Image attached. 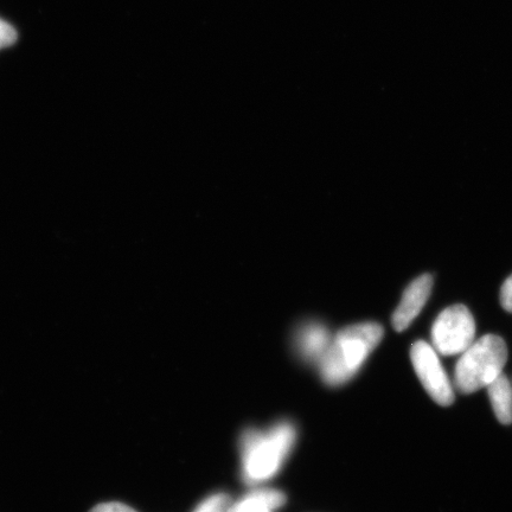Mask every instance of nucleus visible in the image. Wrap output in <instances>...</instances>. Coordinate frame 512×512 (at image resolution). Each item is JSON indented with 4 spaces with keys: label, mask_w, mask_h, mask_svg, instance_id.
<instances>
[{
    "label": "nucleus",
    "mask_w": 512,
    "mask_h": 512,
    "mask_svg": "<svg viewBox=\"0 0 512 512\" xmlns=\"http://www.w3.org/2000/svg\"><path fill=\"white\" fill-rule=\"evenodd\" d=\"M433 288L431 274H422L408 285L401 302L393 313L392 323L398 332L405 331L414 322L430 299Z\"/></svg>",
    "instance_id": "6"
},
{
    "label": "nucleus",
    "mask_w": 512,
    "mask_h": 512,
    "mask_svg": "<svg viewBox=\"0 0 512 512\" xmlns=\"http://www.w3.org/2000/svg\"><path fill=\"white\" fill-rule=\"evenodd\" d=\"M475 337V319L464 305L447 307L433 324V348L443 356L462 355Z\"/></svg>",
    "instance_id": "4"
},
{
    "label": "nucleus",
    "mask_w": 512,
    "mask_h": 512,
    "mask_svg": "<svg viewBox=\"0 0 512 512\" xmlns=\"http://www.w3.org/2000/svg\"><path fill=\"white\" fill-rule=\"evenodd\" d=\"M411 360L416 375L431 398L443 407L454 402V390L433 345L418 341L412 345Z\"/></svg>",
    "instance_id": "5"
},
{
    "label": "nucleus",
    "mask_w": 512,
    "mask_h": 512,
    "mask_svg": "<svg viewBox=\"0 0 512 512\" xmlns=\"http://www.w3.org/2000/svg\"><path fill=\"white\" fill-rule=\"evenodd\" d=\"M507 361L508 348L501 337L486 335L479 338L460 355L454 368V386L462 394L488 388L503 374Z\"/></svg>",
    "instance_id": "3"
},
{
    "label": "nucleus",
    "mask_w": 512,
    "mask_h": 512,
    "mask_svg": "<svg viewBox=\"0 0 512 512\" xmlns=\"http://www.w3.org/2000/svg\"><path fill=\"white\" fill-rule=\"evenodd\" d=\"M501 304L505 311L512 313V274L502 286Z\"/></svg>",
    "instance_id": "13"
},
{
    "label": "nucleus",
    "mask_w": 512,
    "mask_h": 512,
    "mask_svg": "<svg viewBox=\"0 0 512 512\" xmlns=\"http://www.w3.org/2000/svg\"><path fill=\"white\" fill-rule=\"evenodd\" d=\"M89 512H137V511L133 510L132 508L128 507V505H125L123 503L110 502V503H101L99 505H96V507H94Z\"/></svg>",
    "instance_id": "12"
},
{
    "label": "nucleus",
    "mask_w": 512,
    "mask_h": 512,
    "mask_svg": "<svg viewBox=\"0 0 512 512\" xmlns=\"http://www.w3.org/2000/svg\"><path fill=\"white\" fill-rule=\"evenodd\" d=\"M489 398L496 418L503 425H510L512 422V386L508 377L502 374L489 384Z\"/></svg>",
    "instance_id": "8"
},
{
    "label": "nucleus",
    "mask_w": 512,
    "mask_h": 512,
    "mask_svg": "<svg viewBox=\"0 0 512 512\" xmlns=\"http://www.w3.org/2000/svg\"><path fill=\"white\" fill-rule=\"evenodd\" d=\"M330 343L329 331L323 324L309 323L298 331L297 348L307 361H320Z\"/></svg>",
    "instance_id": "7"
},
{
    "label": "nucleus",
    "mask_w": 512,
    "mask_h": 512,
    "mask_svg": "<svg viewBox=\"0 0 512 512\" xmlns=\"http://www.w3.org/2000/svg\"><path fill=\"white\" fill-rule=\"evenodd\" d=\"M383 334L382 326L377 323L355 324L338 332L320 358L323 380L330 386L350 381L380 344Z\"/></svg>",
    "instance_id": "1"
},
{
    "label": "nucleus",
    "mask_w": 512,
    "mask_h": 512,
    "mask_svg": "<svg viewBox=\"0 0 512 512\" xmlns=\"http://www.w3.org/2000/svg\"><path fill=\"white\" fill-rule=\"evenodd\" d=\"M227 502L228 497L226 495H213L204 499L194 512H222Z\"/></svg>",
    "instance_id": "10"
},
{
    "label": "nucleus",
    "mask_w": 512,
    "mask_h": 512,
    "mask_svg": "<svg viewBox=\"0 0 512 512\" xmlns=\"http://www.w3.org/2000/svg\"><path fill=\"white\" fill-rule=\"evenodd\" d=\"M17 41V32L9 23L0 19V49L10 47Z\"/></svg>",
    "instance_id": "11"
},
{
    "label": "nucleus",
    "mask_w": 512,
    "mask_h": 512,
    "mask_svg": "<svg viewBox=\"0 0 512 512\" xmlns=\"http://www.w3.org/2000/svg\"><path fill=\"white\" fill-rule=\"evenodd\" d=\"M296 432L283 422L262 433L249 431L242 439L243 475L248 482L260 483L272 478L292 450Z\"/></svg>",
    "instance_id": "2"
},
{
    "label": "nucleus",
    "mask_w": 512,
    "mask_h": 512,
    "mask_svg": "<svg viewBox=\"0 0 512 512\" xmlns=\"http://www.w3.org/2000/svg\"><path fill=\"white\" fill-rule=\"evenodd\" d=\"M285 503V496L275 490H258L252 492L236 503L229 512H272Z\"/></svg>",
    "instance_id": "9"
}]
</instances>
